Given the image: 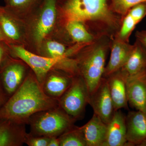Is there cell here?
<instances>
[{"instance_id":"52a82bcc","label":"cell","mask_w":146,"mask_h":146,"mask_svg":"<svg viewBox=\"0 0 146 146\" xmlns=\"http://www.w3.org/2000/svg\"><path fill=\"white\" fill-rule=\"evenodd\" d=\"M89 104L94 113L108 124L115 113L114 105L110 93L107 80L103 77L99 85L90 96Z\"/></svg>"},{"instance_id":"7402d4cb","label":"cell","mask_w":146,"mask_h":146,"mask_svg":"<svg viewBox=\"0 0 146 146\" xmlns=\"http://www.w3.org/2000/svg\"><path fill=\"white\" fill-rule=\"evenodd\" d=\"M47 50L49 57L66 60L67 56L65 47L62 44L54 41H50L47 43Z\"/></svg>"},{"instance_id":"ffe728a7","label":"cell","mask_w":146,"mask_h":146,"mask_svg":"<svg viewBox=\"0 0 146 146\" xmlns=\"http://www.w3.org/2000/svg\"><path fill=\"white\" fill-rule=\"evenodd\" d=\"M66 29L72 38L76 42H89L92 40V36L87 31L81 22L68 21Z\"/></svg>"},{"instance_id":"7a4b0ae2","label":"cell","mask_w":146,"mask_h":146,"mask_svg":"<svg viewBox=\"0 0 146 146\" xmlns=\"http://www.w3.org/2000/svg\"><path fill=\"white\" fill-rule=\"evenodd\" d=\"M76 121L58 106L34 114L28 124L33 135L51 138L59 137L73 127Z\"/></svg>"},{"instance_id":"30bf717a","label":"cell","mask_w":146,"mask_h":146,"mask_svg":"<svg viewBox=\"0 0 146 146\" xmlns=\"http://www.w3.org/2000/svg\"><path fill=\"white\" fill-rule=\"evenodd\" d=\"M126 115L120 110L115 111L107 124L106 138L103 146H126Z\"/></svg>"},{"instance_id":"9c48e42d","label":"cell","mask_w":146,"mask_h":146,"mask_svg":"<svg viewBox=\"0 0 146 146\" xmlns=\"http://www.w3.org/2000/svg\"><path fill=\"white\" fill-rule=\"evenodd\" d=\"M125 124L127 146H139L146 140V112L129 111Z\"/></svg>"},{"instance_id":"6da1fadb","label":"cell","mask_w":146,"mask_h":146,"mask_svg":"<svg viewBox=\"0 0 146 146\" xmlns=\"http://www.w3.org/2000/svg\"><path fill=\"white\" fill-rule=\"evenodd\" d=\"M58 106V100L45 94L35 74H31L0 108V119L28 124L34 114Z\"/></svg>"},{"instance_id":"f546056e","label":"cell","mask_w":146,"mask_h":146,"mask_svg":"<svg viewBox=\"0 0 146 146\" xmlns=\"http://www.w3.org/2000/svg\"><path fill=\"white\" fill-rule=\"evenodd\" d=\"M48 146H60V141L58 137H51Z\"/></svg>"},{"instance_id":"d4e9b609","label":"cell","mask_w":146,"mask_h":146,"mask_svg":"<svg viewBox=\"0 0 146 146\" xmlns=\"http://www.w3.org/2000/svg\"><path fill=\"white\" fill-rule=\"evenodd\" d=\"M129 14L139 23L146 15V3H141L134 6L130 9Z\"/></svg>"},{"instance_id":"5b68a950","label":"cell","mask_w":146,"mask_h":146,"mask_svg":"<svg viewBox=\"0 0 146 146\" xmlns=\"http://www.w3.org/2000/svg\"><path fill=\"white\" fill-rule=\"evenodd\" d=\"M12 50L16 57L21 59L31 68L42 86L48 73L54 67L62 65L64 70L67 72L70 70L74 64V60L41 56L33 53L20 46H13Z\"/></svg>"},{"instance_id":"d6986e66","label":"cell","mask_w":146,"mask_h":146,"mask_svg":"<svg viewBox=\"0 0 146 146\" xmlns=\"http://www.w3.org/2000/svg\"><path fill=\"white\" fill-rule=\"evenodd\" d=\"M58 138L60 146H87L81 128L75 125Z\"/></svg>"},{"instance_id":"83f0119b","label":"cell","mask_w":146,"mask_h":146,"mask_svg":"<svg viewBox=\"0 0 146 146\" xmlns=\"http://www.w3.org/2000/svg\"><path fill=\"white\" fill-rule=\"evenodd\" d=\"M6 96L7 94L4 90L1 82L0 80V108L7 101Z\"/></svg>"},{"instance_id":"2e32d148","label":"cell","mask_w":146,"mask_h":146,"mask_svg":"<svg viewBox=\"0 0 146 146\" xmlns=\"http://www.w3.org/2000/svg\"><path fill=\"white\" fill-rule=\"evenodd\" d=\"M42 13L35 30V38L38 42H42L54 25L56 16V0H44Z\"/></svg>"},{"instance_id":"f1b7e54d","label":"cell","mask_w":146,"mask_h":146,"mask_svg":"<svg viewBox=\"0 0 146 146\" xmlns=\"http://www.w3.org/2000/svg\"><path fill=\"white\" fill-rule=\"evenodd\" d=\"M139 41L145 46L146 48V31L138 33L137 34Z\"/></svg>"},{"instance_id":"7c38bea8","label":"cell","mask_w":146,"mask_h":146,"mask_svg":"<svg viewBox=\"0 0 146 146\" xmlns=\"http://www.w3.org/2000/svg\"><path fill=\"white\" fill-rule=\"evenodd\" d=\"M25 66L18 62H11L4 68L1 81L7 95L10 97L21 86L27 76Z\"/></svg>"},{"instance_id":"484cf974","label":"cell","mask_w":146,"mask_h":146,"mask_svg":"<svg viewBox=\"0 0 146 146\" xmlns=\"http://www.w3.org/2000/svg\"><path fill=\"white\" fill-rule=\"evenodd\" d=\"M138 23L128 13L124 20L122 27L121 29L120 32L121 36L123 37L126 36L130 33Z\"/></svg>"},{"instance_id":"1f68e13d","label":"cell","mask_w":146,"mask_h":146,"mask_svg":"<svg viewBox=\"0 0 146 146\" xmlns=\"http://www.w3.org/2000/svg\"><path fill=\"white\" fill-rule=\"evenodd\" d=\"M4 35H5L3 32L2 30L1 27V25H0V41L2 40L4 38Z\"/></svg>"},{"instance_id":"3957f363","label":"cell","mask_w":146,"mask_h":146,"mask_svg":"<svg viewBox=\"0 0 146 146\" xmlns=\"http://www.w3.org/2000/svg\"><path fill=\"white\" fill-rule=\"evenodd\" d=\"M89 97L87 85L78 74L73 77L70 85L58 100V106L76 121L84 116Z\"/></svg>"},{"instance_id":"9a60e30c","label":"cell","mask_w":146,"mask_h":146,"mask_svg":"<svg viewBox=\"0 0 146 146\" xmlns=\"http://www.w3.org/2000/svg\"><path fill=\"white\" fill-rule=\"evenodd\" d=\"M50 73L48 72L45 77L42 88L48 96L58 100L70 85L73 76L69 74Z\"/></svg>"},{"instance_id":"277c9868","label":"cell","mask_w":146,"mask_h":146,"mask_svg":"<svg viewBox=\"0 0 146 146\" xmlns=\"http://www.w3.org/2000/svg\"><path fill=\"white\" fill-rule=\"evenodd\" d=\"M106 53L104 49L97 48L89 52L78 63V74L85 81L91 95L99 85L105 70Z\"/></svg>"},{"instance_id":"4316f807","label":"cell","mask_w":146,"mask_h":146,"mask_svg":"<svg viewBox=\"0 0 146 146\" xmlns=\"http://www.w3.org/2000/svg\"><path fill=\"white\" fill-rule=\"evenodd\" d=\"M38 1L39 0H6L8 7L14 9L33 5Z\"/></svg>"},{"instance_id":"ac0fdd59","label":"cell","mask_w":146,"mask_h":146,"mask_svg":"<svg viewBox=\"0 0 146 146\" xmlns=\"http://www.w3.org/2000/svg\"><path fill=\"white\" fill-rule=\"evenodd\" d=\"M133 47H128L123 43L117 42L112 47L107 66L106 67L103 77L107 78L120 70L125 64Z\"/></svg>"},{"instance_id":"603a6c76","label":"cell","mask_w":146,"mask_h":146,"mask_svg":"<svg viewBox=\"0 0 146 146\" xmlns=\"http://www.w3.org/2000/svg\"><path fill=\"white\" fill-rule=\"evenodd\" d=\"M146 3V0H113L115 10L120 13H125L134 6Z\"/></svg>"},{"instance_id":"8992f818","label":"cell","mask_w":146,"mask_h":146,"mask_svg":"<svg viewBox=\"0 0 146 146\" xmlns=\"http://www.w3.org/2000/svg\"><path fill=\"white\" fill-rule=\"evenodd\" d=\"M64 11L68 21L104 20L109 16L107 0H68Z\"/></svg>"},{"instance_id":"44dd1931","label":"cell","mask_w":146,"mask_h":146,"mask_svg":"<svg viewBox=\"0 0 146 146\" xmlns=\"http://www.w3.org/2000/svg\"><path fill=\"white\" fill-rule=\"evenodd\" d=\"M0 25L5 35L13 40H17L20 34L15 23L9 16L0 12Z\"/></svg>"},{"instance_id":"5bb4252c","label":"cell","mask_w":146,"mask_h":146,"mask_svg":"<svg viewBox=\"0 0 146 146\" xmlns=\"http://www.w3.org/2000/svg\"><path fill=\"white\" fill-rule=\"evenodd\" d=\"M87 146H103L106 138L107 125L96 114L86 123L80 127Z\"/></svg>"},{"instance_id":"4fadbf2b","label":"cell","mask_w":146,"mask_h":146,"mask_svg":"<svg viewBox=\"0 0 146 146\" xmlns=\"http://www.w3.org/2000/svg\"><path fill=\"white\" fill-rule=\"evenodd\" d=\"M106 78L107 80L115 111L122 108L128 109L126 78L121 70L115 72Z\"/></svg>"},{"instance_id":"d6a6232c","label":"cell","mask_w":146,"mask_h":146,"mask_svg":"<svg viewBox=\"0 0 146 146\" xmlns=\"http://www.w3.org/2000/svg\"><path fill=\"white\" fill-rule=\"evenodd\" d=\"M141 146H146V140L144 141L143 142H142V143L141 144Z\"/></svg>"},{"instance_id":"8fae6325","label":"cell","mask_w":146,"mask_h":146,"mask_svg":"<svg viewBox=\"0 0 146 146\" xmlns=\"http://www.w3.org/2000/svg\"><path fill=\"white\" fill-rule=\"evenodd\" d=\"M26 125L0 119V146H21L25 144Z\"/></svg>"},{"instance_id":"e0dca14e","label":"cell","mask_w":146,"mask_h":146,"mask_svg":"<svg viewBox=\"0 0 146 146\" xmlns=\"http://www.w3.org/2000/svg\"><path fill=\"white\" fill-rule=\"evenodd\" d=\"M146 70V52L140 45L133 47L125 64L120 70L125 78Z\"/></svg>"},{"instance_id":"cb8c5ba5","label":"cell","mask_w":146,"mask_h":146,"mask_svg":"<svg viewBox=\"0 0 146 146\" xmlns=\"http://www.w3.org/2000/svg\"><path fill=\"white\" fill-rule=\"evenodd\" d=\"M50 139V137L35 136L30 133H27L25 144L29 146H48Z\"/></svg>"},{"instance_id":"4dcf8cb0","label":"cell","mask_w":146,"mask_h":146,"mask_svg":"<svg viewBox=\"0 0 146 146\" xmlns=\"http://www.w3.org/2000/svg\"><path fill=\"white\" fill-rule=\"evenodd\" d=\"M5 51L4 49L2 46L0 44V66L2 63L4 57Z\"/></svg>"},{"instance_id":"ba28073f","label":"cell","mask_w":146,"mask_h":146,"mask_svg":"<svg viewBox=\"0 0 146 146\" xmlns=\"http://www.w3.org/2000/svg\"><path fill=\"white\" fill-rule=\"evenodd\" d=\"M125 78L128 104L146 112V70Z\"/></svg>"}]
</instances>
